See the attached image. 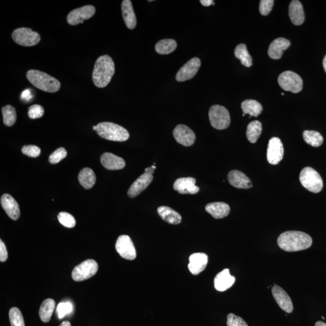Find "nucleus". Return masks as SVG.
<instances>
[{
  "mask_svg": "<svg viewBox=\"0 0 326 326\" xmlns=\"http://www.w3.org/2000/svg\"><path fill=\"white\" fill-rule=\"evenodd\" d=\"M279 247L287 252L304 250L310 247L312 239L309 234L299 231H287L278 237Z\"/></svg>",
  "mask_w": 326,
  "mask_h": 326,
  "instance_id": "1",
  "label": "nucleus"
},
{
  "mask_svg": "<svg viewBox=\"0 0 326 326\" xmlns=\"http://www.w3.org/2000/svg\"><path fill=\"white\" fill-rule=\"evenodd\" d=\"M115 73V65L110 56L103 55L97 60L93 72V81L97 87L105 88Z\"/></svg>",
  "mask_w": 326,
  "mask_h": 326,
  "instance_id": "2",
  "label": "nucleus"
},
{
  "mask_svg": "<svg viewBox=\"0 0 326 326\" xmlns=\"http://www.w3.org/2000/svg\"><path fill=\"white\" fill-rule=\"evenodd\" d=\"M26 77L34 87L44 92L54 93L58 92L61 88L58 79L40 70H29Z\"/></svg>",
  "mask_w": 326,
  "mask_h": 326,
  "instance_id": "3",
  "label": "nucleus"
},
{
  "mask_svg": "<svg viewBox=\"0 0 326 326\" xmlns=\"http://www.w3.org/2000/svg\"><path fill=\"white\" fill-rule=\"evenodd\" d=\"M96 132L103 139L114 142H125L129 138L128 131L122 126L111 122H102L96 125Z\"/></svg>",
  "mask_w": 326,
  "mask_h": 326,
  "instance_id": "4",
  "label": "nucleus"
},
{
  "mask_svg": "<svg viewBox=\"0 0 326 326\" xmlns=\"http://www.w3.org/2000/svg\"><path fill=\"white\" fill-rule=\"evenodd\" d=\"M299 181L302 186L311 192L319 193L322 189L323 181L321 176L312 167H305L301 170Z\"/></svg>",
  "mask_w": 326,
  "mask_h": 326,
  "instance_id": "5",
  "label": "nucleus"
},
{
  "mask_svg": "<svg viewBox=\"0 0 326 326\" xmlns=\"http://www.w3.org/2000/svg\"><path fill=\"white\" fill-rule=\"evenodd\" d=\"M211 125L214 128L222 130L227 129L230 126L231 119L230 113L227 108L223 106L213 105L208 113Z\"/></svg>",
  "mask_w": 326,
  "mask_h": 326,
  "instance_id": "6",
  "label": "nucleus"
},
{
  "mask_svg": "<svg viewBox=\"0 0 326 326\" xmlns=\"http://www.w3.org/2000/svg\"><path fill=\"white\" fill-rule=\"evenodd\" d=\"M278 82L282 89L293 93L300 92L303 85L300 76L291 71L282 73L278 76Z\"/></svg>",
  "mask_w": 326,
  "mask_h": 326,
  "instance_id": "7",
  "label": "nucleus"
},
{
  "mask_svg": "<svg viewBox=\"0 0 326 326\" xmlns=\"http://www.w3.org/2000/svg\"><path fill=\"white\" fill-rule=\"evenodd\" d=\"M12 37L18 45L24 47L36 46L41 41L39 34L26 28L17 29L13 32Z\"/></svg>",
  "mask_w": 326,
  "mask_h": 326,
  "instance_id": "8",
  "label": "nucleus"
},
{
  "mask_svg": "<svg viewBox=\"0 0 326 326\" xmlns=\"http://www.w3.org/2000/svg\"><path fill=\"white\" fill-rule=\"evenodd\" d=\"M99 266L95 260L88 259L73 269L72 276L73 280L82 281L93 277L98 271Z\"/></svg>",
  "mask_w": 326,
  "mask_h": 326,
  "instance_id": "9",
  "label": "nucleus"
},
{
  "mask_svg": "<svg viewBox=\"0 0 326 326\" xmlns=\"http://www.w3.org/2000/svg\"><path fill=\"white\" fill-rule=\"evenodd\" d=\"M156 167L155 165L148 167L145 173L135 181L129 188L128 195L130 198H135L143 192L153 180V173Z\"/></svg>",
  "mask_w": 326,
  "mask_h": 326,
  "instance_id": "10",
  "label": "nucleus"
},
{
  "mask_svg": "<svg viewBox=\"0 0 326 326\" xmlns=\"http://www.w3.org/2000/svg\"><path fill=\"white\" fill-rule=\"evenodd\" d=\"M96 8L92 5L76 9L69 14L67 17V22L72 26L83 24L85 20H89L95 16Z\"/></svg>",
  "mask_w": 326,
  "mask_h": 326,
  "instance_id": "11",
  "label": "nucleus"
},
{
  "mask_svg": "<svg viewBox=\"0 0 326 326\" xmlns=\"http://www.w3.org/2000/svg\"><path fill=\"white\" fill-rule=\"evenodd\" d=\"M116 249L120 256L125 259L133 260L136 258L137 253L133 241L127 235H121L116 243Z\"/></svg>",
  "mask_w": 326,
  "mask_h": 326,
  "instance_id": "12",
  "label": "nucleus"
},
{
  "mask_svg": "<svg viewBox=\"0 0 326 326\" xmlns=\"http://www.w3.org/2000/svg\"><path fill=\"white\" fill-rule=\"evenodd\" d=\"M284 148L280 139L277 137H272L269 141L268 149H267V160L268 162L276 165L283 159Z\"/></svg>",
  "mask_w": 326,
  "mask_h": 326,
  "instance_id": "13",
  "label": "nucleus"
},
{
  "mask_svg": "<svg viewBox=\"0 0 326 326\" xmlns=\"http://www.w3.org/2000/svg\"><path fill=\"white\" fill-rule=\"evenodd\" d=\"M201 65V61L198 58H192L179 70L176 75V80L184 82L192 79L198 73Z\"/></svg>",
  "mask_w": 326,
  "mask_h": 326,
  "instance_id": "14",
  "label": "nucleus"
},
{
  "mask_svg": "<svg viewBox=\"0 0 326 326\" xmlns=\"http://www.w3.org/2000/svg\"><path fill=\"white\" fill-rule=\"evenodd\" d=\"M173 135L176 141L184 146L193 145L196 139L194 132L184 125H179L176 126L173 130Z\"/></svg>",
  "mask_w": 326,
  "mask_h": 326,
  "instance_id": "15",
  "label": "nucleus"
},
{
  "mask_svg": "<svg viewBox=\"0 0 326 326\" xmlns=\"http://www.w3.org/2000/svg\"><path fill=\"white\" fill-rule=\"evenodd\" d=\"M272 293L279 307L286 313H291L293 311V304L290 296L281 287L276 285L272 287Z\"/></svg>",
  "mask_w": 326,
  "mask_h": 326,
  "instance_id": "16",
  "label": "nucleus"
},
{
  "mask_svg": "<svg viewBox=\"0 0 326 326\" xmlns=\"http://www.w3.org/2000/svg\"><path fill=\"white\" fill-rule=\"evenodd\" d=\"M196 179L192 177L177 179L173 184V189L179 193L194 195L199 192V188L196 186Z\"/></svg>",
  "mask_w": 326,
  "mask_h": 326,
  "instance_id": "17",
  "label": "nucleus"
},
{
  "mask_svg": "<svg viewBox=\"0 0 326 326\" xmlns=\"http://www.w3.org/2000/svg\"><path fill=\"white\" fill-rule=\"evenodd\" d=\"M1 204L10 218L14 221H17L19 219L20 216L19 205L13 196L9 194H4L1 198Z\"/></svg>",
  "mask_w": 326,
  "mask_h": 326,
  "instance_id": "18",
  "label": "nucleus"
},
{
  "mask_svg": "<svg viewBox=\"0 0 326 326\" xmlns=\"http://www.w3.org/2000/svg\"><path fill=\"white\" fill-rule=\"evenodd\" d=\"M208 263V255L202 252L194 253L189 257L188 265L189 271L193 275H198L203 271Z\"/></svg>",
  "mask_w": 326,
  "mask_h": 326,
  "instance_id": "19",
  "label": "nucleus"
},
{
  "mask_svg": "<svg viewBox=\"0 0 326 326\" xmlns=\"http://www.w3.org/2000/svg\"><path fill=\"white\" fill-rule=\"evenodd\" d=\"M236 278L230 274L228 269L218 273L214 278V287L220 292H224L233 285Z\"/></svg>",
  "mask_w": 326,
  "mask_h": 326,
  "instance_id": "20",
  "label": "nucleus"
},
{
  "mask_svg": "<svg viewBox=\"0 0 326 326\" xmlns=\"http://www.w3.org/2000/svg\"><path fill=\"white\" fill-rule=\"evenodd\" d=\"M228 180L231 186L238 189H247L252 186L251 181L247 176L239 170H233L229 172Z\"/></svg>",
  "mask_w": 326,
  "mask_h": 326,
  "instance_id": "21",
  "label": "nucleus"
},
{
  "mask_svg": "<svg viewBox=\"0 0 326 326\" xmlns=\"http://www.w3.org/2000/svg\"><path fill=\"white\" fill-rule=\"evenodd\" d=\"M290 41L284 38H278L272 41L268 49L269 57L272 60H280L283 52L289 48Z\"/></svg>",
  "mask_w": 326,
  "mask_h": 326,
  "instance_id": "22",
  "label": "nucleus"
},
{
  "mask_svg": "<svg viewBox=\"0 0 326 326\" xmlns=\"http://www.w3.org/2000/svg\"><path fill=\"white\" fill-rule=\"evenodd\" d=\"M101 161L102 166L108 170H120L126 166L125 161L122 158L109 152L102 155Z\"/></svg>",
  "mask_w": 326,
  "mask_h": 326,
  "instance_id": "23",
  "label": "nucleus"
},
{
  "mask_svg": "<svg viewBox=\"0 0 326 326\" xmlns=\"http://www.w3.org/2000/svg\"><path fill=\"white\" fill-rule=\"evenodd\" d=\"M205 210L214 218L222 219L227 216L230 212V207L222 202H211L205 206Z\"/></svg>",
  "mask_w": 326,
  "mask_h": 326,
  "instance_id": "24",
  "label": "nucleus"
},
{
  "mask_svg": "<svg viewBox=\"0 0 326 326\" xmlns=\"http://www.w3.org/2000/svg\"><path fill=\"white\" fill-rule=\"evenodd\" d=\"M122 12L126 27L129 29H135L137 25V19L130 0H124L122 2Z\"/></svg>",
  "mask_w": 326,
  "mask_h": 326,
  "instance_id": "25",
  "label": "nucleus"
},
{
  "mask_svg": "<svg viewBox=\"0 0 326 326\" xmlns=\"http://www.w3.org/2000/svg\"><path fill=\"white\" fill-rule=\"evenodd\" d=\"M289 16L290 21L295 26H300L304 23L305 16L303 8L300 2L293 0L290 2Z\"/></svg>",
  "mask_w": 326,
  "mask_h": 326,
  "instance_id": "26",
  "label": "nucleus"
},
{
  "mask_svg": "<svg viewBox=\"0 0 326 326\" xmlns=\"http://www.w3.org/2000/svg\"><path fill=\"white\" fill-rule=\"evenodd\" d=\"M157 211L161 218L169 224L177 225L181 222L180 214L171 208L161 206L158 208Z\"/></svg>",
  "mask_w": 326,
  "mask_h": 326,
  "instance_id": "27",
  "label": "nucleus"
},
{
  "mask_svg": "<svg viewBox=\"0 0 326 326\" xmlns=\"http://www.w3.org/2000/svg\"><path fill=\"white\" fill-rule=\"evenodd\" d=\"M79 183L85 189H90L95 186L96 177L95 172L90 168H84L79 173L78 176Z\"/></svg>",
  "mask_w": 326,
  "mask_h": 326,
  "instance_id": "28",
  "label": "nucleus"
},
{
  "mask_svg": "<svg viewBox=\"0 0 326 326\" xmlns=\"http://www.w3.org/2000/svg\"><path fill=\"white\" fill-rule=\"evenodd\" d=\"M243 114H249V116L257 117L262 112V105L255 100H246L241 104Z\"/></svg>",
  "mask_w": 326,
  "mask_h": 326,
  "instance_id": "29",
  "label": "nucleus"
},
{
  "mask_svg": "<svg viewBox=\"0 0 326 326\" xmlns=\"http://www.w3.org/2000/svg\"><path fill=\"white\" fill-rule=\"evenodd\" d=\"M55 301L54 299L48 298L45 299L41 304L40 309V316L41 321L48 322L51 319L53 313L55 310Z\"/></svg>",
  "mask_w": 326,
  "mask_h": 326,
  "instance_id": "30",
  "label": "nucleus"
},
{
  "mask_svg": "<svg viewBox=\"0 0 326 326\" xmlns=\"http://www.w3.org/2000/svg\"><path fill=\"white\" fill-rule=\"evenodd\" d=\"M262 131V126L258 120L249 123L246 129V137L249 142L255 143L260 136Z\"/></svg>",
  "mask_w": 326,
  "mask_h": 326,
  "instance_id": "31",
  "label": "nucleus"
},
{
  "mask_svg": "<svg viewBox=\"0 0 326 326\" xmlns=\"http://www.w3.org/2000/svg\"><path fill=\"white\" fill-rule=\"evenodd\" d=\"M177 48V43L172 39L163 40L156 44L155 51L160 55L171 54Z\"/></svg>",
  "mask_w": 326,
  "mask_h": 326,
  "instance_id": "32",
  "label": "nucleus"
},
{
  "mask_svg": "<svg viewBox=\"0 0 326 326\" xmlns=\"http://www.w3.org/2000/svg\"><path fill=\"white\" fill-rule=\"evenodd\" d=\"M234 55L236 58L239 59L243 66L249 67L252 66V60L251 55H249L245 45L240 44L234 50Z\"/></svg>",
  "mask_w": 326,
  "mask_h": 326,
  "instance_id": "33",
  "label": "nucleus"
},
{
  "mask_svg": "<svg viewBox=\"0 0 326 326\" xmlns=\"http://www.w3.org/2000/svg\"><path fill=\"white\" fill-rule=\"evenodd\" d=\"M303 139L305 142L313 147H319L323 143V137L321 134L315 131L306 130L303 132Z\"/></svg>",
  "mask_w": 326,
  "mask_h": 326,
  "instance_id": "34",
  "label": "nucleus"
},
{
  "mask_svg": "<svg viewBox=\"0 0 326 326\" xmlns=\"http://www.w3.org/2000/svg\"><path fill=\"white\" fill-rule=\"evenodd\" d=\"M3 116L5 125L8 126H13L16 122L17 112L16 108L13 106L7 105L2 108Z\"/></svg>",
  "mask_w": 326,
  "mask_h": 326,
  "instance_id": "35",
  "label": "nucleus"
},
{
  "mask_svg": "<svg viewBox=\"0 0 326 326\" xmlns=\"http://www.w3.org/2000/svg\"><path fill=\"white\" fill-rule=\"evenodd\" d=\"M9 316H10L11 326H25L24 318L19 308H11Z\"/></svg>",
  "mask_w": 326,
  "mask_h": 326,
  "instance_id": "36",
  "label": "nucleus"
},
{
  "mask_svg": "<svg viewBox=\"0 0 326 326\" xmlns=\"http://www.w3.org/2000/svg\"><path fill=\"white\" fill-rule=\"evenodd\" d=\"M61 224L67 228H73L76 225V220L72 214L67 212H61L58 215Z\"/></svg>",
  "mask_w": 326,
  "mask_h": 326,
  "instance_id": "37",
  "label": "nucleus"
},
{
  "mask_svg": "<svg viewBox=\"0 0 326 326\" xmlns=\"http://www.w3.org/2000/svg\"><path fill=\"white\" fill-rule=\"evenodd\" d=\"M72 310L73 305L71 302L69 301L60 302L57 309L58 318L60 319L64 318L67 314L71 313Z\"/></svg>",
  "mask_w": 326,
  "mask_h": 326,
  "instance_id": "38",
  "label": "nucleus"
},
{
  "mask_svg": "<svg viewBox=\"0 0 326 326\" xmlns=\"http://www.w3.org/2000/svg\"><path fill=\"white\" fill-rule=\"evenodd\" d=\"M67 152L66 149L60 148L50 155L49 161L52 164H57L60 162L61 160L64 159L67 157Z\"/></svg>",
  "mask_w": 326,
  "mask_h": 326,
  "instance_id": "39",
  "label": "nucleus"
},
{
  "mask_svg": "<svg viewBox=\"0 0 326 326\" xmlns=\"http://www.w3.org/2000/svg\"><path fill=\"white\" fill-rule=\"evenodd\" d=\"M45 110L40 105H34L29 108L28 116L32 119H40L43 116Z\"/></svg>",
  "mask_w": 326,
  "mask_h": 326,
  "instance_id": "40",
  "label": "nucleus"
},
{
  "mask_svg": "<svg viewBox=\"0 0 326 326\" xmlns=\"http://www.w3.org/2000/svg\"><path fill=\"white\" fill-rule=\"evenodd\" d=\"M22 151L23 154L32 158L39 157L41 154V149L39 147L34 145L23 146Z\"/></svg>",
  "mask_w": 326,
  "mask_h": 326,
  "instance_id": "41",
  "label": "nucleus"
},
{
  "mask_svg": "<svg viewBox=\"0 0 326 326\" xmlns=\"http://www.w3.org/2000/svg\"><path fill=\"white\" fill-rule=\"evenodd\" d=\"M227 324V326H248L247 323L241 317L233 313L228 314Z\"/></svg>",
  "mask_w": 326,
  "mask_h": 326,
  "instance_id": "42",
  "label": "nucleus"
},
{
  "mask_svg": "<svg viewBox=\"0 0 326 326\" xmlns=\"http://www.w3.org/2000/svg\"><path fill=\"white\" fill-rule=\"evenodd\" d=\"M274 1L273 0H261L260 2L259 11L262 16H268L271 13Z\"/></svg>",
  "mask_w": 326,
  "mask_h": 326,
  "instance_id": "43",
  "label": "nucleus"
},
{
  "mask_svg": "<svg viewBox=\"0 0 326 326\" xmlns=\"http://www.w3.org/2000/svg\"><path fill=\"white\" fill-rule=\"evenodd\" d=\"M8 258V253L7 247L2 240H0V261L4 262Z\"/></svg>",
  "mask_w": 326,
  "mask_h": 326,
  "instance_id": "44",
  "label": "nucleus"
},
{
  "mask_svg": "<svg viewBox=\"0 0 326 326\" xmlns=\"http://www.w3.org/2000/svg\"><path fill=\"white\" fill-rule=\"evenodd\" d=\"M32 94L30 90H26L22 94V98L25 101H30L32 98Z\"/></svg>",
  "mask_w": 326,
  "mask_h": 326,
  "instance_id": "45",
  "label": "nucleus"
},
{
  "mask_svg": "<svg viewBox=\"0 0 326 326\" xmlns=\"http://www.w3.org/2000/svg\"><path fill=\"white\" fill-rule=\"evenodd\" d=\"M200 3L205 7H208L211 5H214V3L213 0H201Z\"/></svg>",
  "mask_w": 326,
  "mask_h": 326,
  "instance_id": "46",
  "label": "nucleus"
},
{
  "mask_svg": "<svg viewBox=\"0 0 326 326\" xmlns=\"http://www.w3.org/2000/svg\"><path fill=\"white\" fill-rule=\"evenodd\" d=\"M315 326H326V323L321 321H317Z\"/></svg>",
  "mask_w": 326,
  "mask_h": 326,
  "instance_id": "47",
  "label": "nucleus"
},
{
  "mask_svg": "<svg viewBox=\"0 0 326 326\" xmlns=\"http://www.w3.org/2000/svg\"><path fill=\"white\" fill-rule=\"evenodd\" d=\"M60 326H72L71 323L68 321H64L61 323Z\"/></svg>",
  "mask_w": 326,
  "mask_h": 326,
  "instance_id": "48",
  "label": "nucleus"
},
{
  "mask_svg": "<svg viewBox=\"0 0 326 326\" xmlns=\"http://www.w3.org/2000/svg\"><path fill=\"white\" fill-rule=\"evenodd\" d=\"M322 64H323V67H324L325 72L326 73V55L325 56L324 60H323Z\"/></svg>",
  "mask_w": 326,
  "mask_h": 326,
  "instance_id": "49",
  "label": "nucleus"
},
{
  "mask_svg": "<svg viewBox=\"0 0 326 326\" xmlns=\"http://www.w3.org/2000/svg\"><path fill=\"white\" fill-rule=\"evenodd\" d=\"M96 126H94L93 127V130L96 131Z\"/></svg>",
  "mask_w": 326,
  "mask_h": 326,
  "instance_id": "50",
  "label": "nucleus"
},
{
  "mask_svg": "<svg viewBox=\"0 0 326 326\" xmlns=\"http://www.w3.org/2000/svg\"><path fill=\"white\" fill-rule=\"evenodd\" d=\"M281 95H282V96H284V93H281Z\"/></svg>",
  "mask_w": 326,
  "mask_h": 326,
  "instance_id": "51",
  "label": "nucleus"
}]
</instances>
